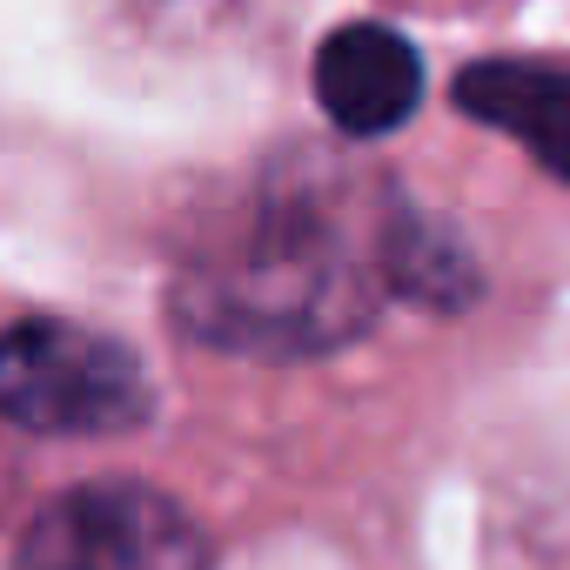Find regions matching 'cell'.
Listing matches in <instances>:
<instances>
[{
	"mask_svg": "<svg viewBox=\"0 0 570 570\" xmlns=\"http://www.w3.org/2000/svg\"><path fill=\"white\" fill-rule=\"evenodd\" d=\"M390 222L363 228L343 188H262L228 235L195 248L175 289L181 330L248 356H323L356 343L390 296Z\"/></svg>",
	"mask_w": 570,
	"mask_h": 570,
	"instance_id": "6da1fadb",
	"label": "cell"
},
{
	"mask_svg": "<svg viewBox=\"0 0 570 570\" xmlns=\"http://www.w3.org/2000/svg\"><path fill=\"white\" fill-rule=\"evenodd\" d=\"M141 363L81 323L28 316L0 336V416L41 436H115L148 416Z\"/></svg>",
	"mask_w": 570,
	"mask_h": 570,
	"instance_id": "7a4b0ae2",
	"label": "cell"
},
{
	"mask_svg": "<svg viewBox=\"0 0 570 570\" xmlns=\"http://www.w3.org/2000/svg\"><path fill=\"white\" fill-rule=\"evenodd\" d=\"M14 570H208V537L148 483H81L41 503Z\"/></svg>",
	"mask_w": 570,
	"mask_h": 570,
	"instance_id": "3957f363",
	"label": "cell"
},
{
	"mask_svg": "<svg viewBox=\"0 0 570 570\" xmlns=\"http://www.w3.org/2000/svg\"><path fill=\"white\" fill-rule=\"evenodd\" d=\"M423 61L383 21H350L316 48V101L350 141H376L416 115Z\"/></svg>",
	"mask_w": 570,
	"mask_h": 570,
	"instance_id": "277c9868",
	"label": "cell"
},
{
	"mask_svg": "<svg viewBox=\"0 0 570 570\" xmlns=\"http://www.w3.org/2000/svg\"><path fill=\"white\" fill-rule=\"evenodd\" d=\"M456 108L523 141L557 181H570V68L543 61H476L456 75Z\"/></svg>",
	"mask_w": 570,
	"mask_h": 570,
	"instance_id": "5b68a950",
	"label": "cell"
}]
</instances>
